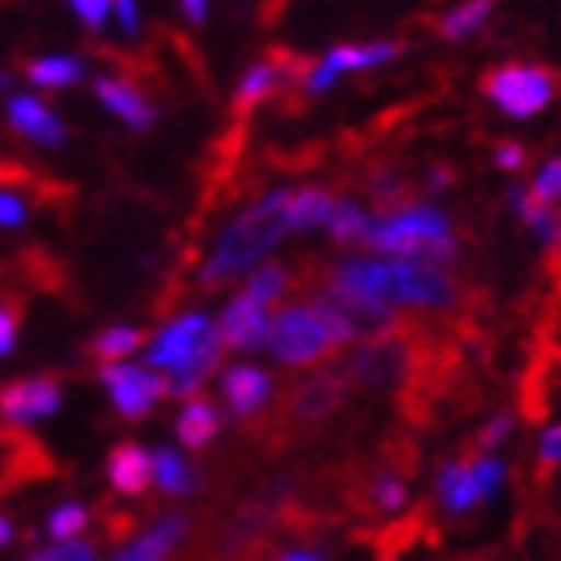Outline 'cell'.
Wrapping results in <instances>:
<instances>
[{
  "mask_svg": "<svg viewBox=\"0 0 561 561\" xmlns=\"http://www.w3.org/2000/svg\"><path fill=\"white\" fill-rule=\"evenodd\" d=\"M329 289L362 293L374 301H386L393 309H454L461 289L442 265H421L405 257H350L329 273Z\"/></svg>",
  "mask_w": 561,
  "mask_h": 561,
  "instance_id": "6da1fadb",
  "label": "cell"
},
{
  "mask_svg": "<svg viewBox=\"0 0 561 561\" xmlns=\"http://www.w3.org/2000/svg\"><path fill=\"white\" fill-rule=\"evenodd\" d=\"M285 205H289V188H273L261 201H253L249 209L237 213L233 221L225 225V233L217 237V245L209 249V257L201 261V289H221L229 280L245 277L249 270H257L280 245V237L289 233Z\"/></svg>",
  "mask_w": 561,
  "mask_h": 561,
  "instance_id": "7a4b0ae2",
  "label": "cell"
},
{
  "mask_svg": "<svg viewBox=\"0 0 561 561\" xmlns=\"http://www.w3.org/2000/svg\"><path fill=\"white\" fill-rule=\"evenodd\" d=\"M145 365H152L164 377V393L169 398H188L205 386V377L221 362V329L209 313H176L164 321L152 337H145Z\"/></svg>",
  "mask_w": 561,
  "mask_h": 561,
  "instance_id": "3957f363",
  "label": "cell"
},
{
  "mask_svg": "<svg viewBox=\"0 0 561 561\" xmlns=\"http://www.w3.org/2000/svg\"><path fill=\"white\" fill-rule=\"evenodd\" d=\"M357 341L353 321L337 309V301L321 293L317 301L285 305L270 317L265 333V353L277 357L280 365H317L333 350Z\"/></svg>",
  "mask_w": 561,
  "mask_h": 561,
  "instance_id": "277c9868",
  "label": "cell"
},
{
  "mask_svg": "<svg viewBox=\"0 0 561 561\" xmlns=\"http://www.w3.org/2000/svg\"><path fill=\"white\" fill-rule=\"evenodd\" d=\"M365 249L381 253V257L442 265V270H449L461 257V241L454 233V221L437 205H401V209H389L386 217H374Z\"/></svg>",
  "mask_w": 561,
  "mask_h": 561,
  "instance_id": "5b68a950",
  "label": "cell"
},
{
  "mask_svg": "<svg viewBox=\"0 0 561 561\" xmlns=\"http://www.w3.org/2000/svg\"><path fill=\"white\" fill-rule=\"evenodd\" d=\"M481 89H485V96L502 108L505 117L514 121L538 117V113H546L558 101V77L550 69H541V65H517V60L485 72Z\"/></svg>",
  "mask_w": 561,
  "mask_h": 561,
  "instance_id": "8992f818",
  "label": "cell"
},
{
  "mask_svg": "<svg viewBox=\"0 0 561 561\" xmlns=\"http://www.w3.org/2000/svg\"><path fill=\"white\" fill-rule=\"evenodd\" d=\"M510 478V466L502 457H493V449H481L473 461H449L437 473V502L445 505V514H469L473 505L490 502L493 493L502 490Z\"/></svg>",
  "mask_w": 561,
  "mask_h": 561,
  "instance_id": "52a82bcc",
  "label": "cell"
},
{
  "mask_svg": "<svg viewBox=\"0 0 561 561\" xmlns=\"http://www.w3.org/2000/svg\"><path fill=\"white\" fill-rule=\"evenodd\" d=\"M101 386L108 393V405L125 421H145L164 398V377L145 362H101Z\"/></svg>",
  "mask_w": 561,
  "mask_h": 561,
  "instance_id": "ba28073f",
  "label": "cell"
},
{
  "mask_svg": "<svg viewBox=\"0 0 561 561\" xmlns=\"http://www.w3.org/2000/svg\"><path fill=\"white\" fill-rule=\"evenodd\" d=\"M60 405H65V386L48 374L16 377L0 386V421L12 430H33L41 421L57 417Z\"/></svg>",
  "mask_w": 561,
  "mask_h": 561,
  "instance_id": "9c48e42d",
  "label": "cell"
},
{
  "mask_svg": "<svg viewBox=\"0 0 561 561\" xmlns=\"http://www.w3.org/2000/svg\"><path fill=\"white\" fill-rule=\"evenodd\" d=\"M405 57V45L401 41H374V45H337L329 48L325 57L309 65V72L301 77L305 93H329L333 84L345 77V72H365V69H381V65H393V60Z\"/></svg>",
  "mask_w": 561,
  "mask_h": 561,
  "instance_id": "30bf717a",
  "label": "cell"
},
{
  "mask_svg": "<svg viewBox=\"0 0 561 561\" xmlns=\"http://www.w3.org/2000/svg\"><path fill=\"white\" fill-rule=\"evenodd\" d=\"M4 121L21 140L36 145V149H60L69 140V125L57 108L48 105L45 96L36 93H9L4 96Z\"/></svg>",
  "mask_w": 561,
  "mask_h": 561,
  "instance_id": "8fae6325",
  "label": "cell"
},
{
  "mask_svg": "<svg viewBox=\"0 0 561 561\" xmlns=\"http://www.w3.org/2000/svg\"><path fill=\"white\" fill-rule=\"evenodd\" d=\"M270 317H273L270 301H261V297H253L249 289H241L233 301L221 309V317H217V329H221L225 350H241V353L265 350Z\"/></svg>",
  "mask_w": 561,
  "mask_h": 561,
  "instance_id": "7c38bea8",
  "label": "cell"
},
{
  "mask_svg": "<svg viewBox=\"0 0 561 561\" xmlns=\"http://www.w3.org/2000/svg\"><path fill=\"white\" fill-rule=\"evenodd\" d=\"M93 96H96V105L105 108L108 117H117L125 129L149 133L152 125H157V105H152L149 93L137 89L129 77L101 72V77H93Z\"/></svg>",
  "mask_w": 561,
  "mask_h": 561,
  "instance_id": "4fadbf2b",
  "label": "cell"
},
{
  "mask_svg": "<svg viewBox=\"0 0 561 561\" xmlns=\"http://www.w3.org/2000/svg\"><path fill=\"white\" fill-rule=\"evenodd\" d=\"M405 369H410V350H405V341L389 337V333L386 337L377 333L374 341H365L350 362V377L362 386H398Z\"/></svg>",
  "mask_w": 561,
  "mask_h": 561,
  "instance_id": "5bb4252c",
  "label": "cell"
},
{
  "mask_svg": "<svg viewBox=\"0 0 561 561\" xmlns=\"http://www.w3.org/2000/svg\"><path fill=\"white\" fill-rule=\"evenodd\" d=\"M221 398L233 417H257L273 398V381L261 365H229L221 374Z\"/></svg>",
  "mask_w": 561,
  "mask_h": 561,
  "instance_id": "9a60e30c",
  "label": "cell"
},
{
  "mask_svg": "<svg viewBox=\"0 0 561 561\" xmlns=\"http://www.w3.org/2000/svg\"><path fill=\"white\" fill-rule=\"evenodd\" d=\"M105 478L113 493L121 497H137L152 485V454L137 442H121L105 461Z\"/></svg>",
  "mask_w": 561,
  "mask_h": 561,
  "instance_id": "2e32d148",
  "label": "cell"
},
{
  "mask_svg": "<svg viewBox=\"0 0 561 561\" xmlns=\"http://www.w3.org/2000/svg\"><path fill=\"white\" fill-rule=\"evenodd\" d=\"M84 77H89V65L77 53H45L24 65V81L33 84L36 93H60V89L81 84Z\"/></svg>",
  "mask_w": 561,
  "mask_h": 561,
  "instance_id": "e0dca14e",
  "label": "cell"
},
{
  "mask_svg": "<svg viewBox=\"0 0 561 561\" xmlns=\"http://www.w3.org/2000/svg\"><path fill=\"white\" fill-rule=\"evenodd\" d=\"M185 534H188L185 514H164L161 522H152L145 534H137L125 550H117V558L121 561H161L185 541Z\"/></svg>",
  "mask_w": 561,
  "mask_h": 561,
  "instance_id": "ac0fdd59",
  "label": "cell"
},
{
  "mask_svg": "<svg viewBox=\"0 0 561 561\" xmlns=\"http://www.w3.org/2000/svg\"><path fill=\"white\" fill-rule=\"evenodd\" d=\"M510 205H514V213L522 217V221L534 229V237H538L541 249H550V253H561V213L553 209V201H541L534 197L526 185H514L510 193Z\"/></svg>",
  "mask_w": 561,
  "mask_h": 561,
  "instance_id": "d6986e66",
  "label": "cell"
},
{
  "mask_svg": "<svg viewBox=\"0 0 561 561\" xmlns=\"http://www.w3.org/2000/svg\"><path fill=\"white\" fill-rule=\"evenodd\" d=\"M345 374H337V369H325V374L309 377L301 389H297V398H293V413L301 421H321L329 417V413L337 410L341 398H345Z\"/></svg>",
  "mask_w": 561,
  "mask_h": 561,
  "instance_id": "ffe728a7",
  "label": "cell"
},
{
  "mask_svg": "<svg viewBox=\"0 0 561 561\" xmlns=\"http://www.w3.org/2000/svg\"><path fill=\"white\" fill-rule=\"evenodd\" d=\"M217 433H221V413L217 405L197 393H188L181 413H176V442L185 445V449H209L217 442Z\"/></svg>",
  "mask_w": 561,
  "mask_h": 561,
  "instance_id": "44dd1931",
  "label": "cell"
},
{
  "mask_svg": "<svg viewBox=\"0 0 561 561\" xmlns=\"http://www.w3.org/2000/svg\"><path fill=\"white\" fill-rule=\"evenodd\" d=\"M333 205H337V197H333L329 188H321V185L289 188V205H285L289 233H313V229H325Z\"/></svg>",
  "mask_w": 561,
  "mask_h": 561,
  "instance_id": "7402d4cb",
  "label": "cell"
},
{
  "mask_svg": "<svg viewBox=\"0 0 561 561\" xmlns=\"http://www.w3.org/2000/svg\"><path fill=\"white\" fill-rule=\"evenodd\" d=\"M285 81V65L280 60H257V65H249V72L241 77L233 93V105L245 113V108H257L261 101H270L273 93L280 89Z\"/></svg>",
  "mask_w": 561,
  "mask_h": 561,
  "instance_id": "603a6c76",
  "label": "cell"
},
{
  "mask_svg": "<svg viewBox=\"0 0 561 561\" xmlns=\"http://www.w3.org/2000/svg\"><path fill=\"white\" fill-rule=\"evenodd\" d=\"M152 481H157V490L169 493V497H181V493H193V466H188V457L173 445H161V449H152Z\"/></svg>",
  "mask_w": 561,
  "mask_h": 561,
  "instance_id": "cb8c5ba5",
  "label": "cell"
},
{
  "mask_svg": "<svg viewBox=\"0 0 561 561\" xmlns=\"http://www.w3.org/2000/svg\"><path fill=\"white\" fill-rule=\"evenodd\" d=\"M490 12H493V0H457V4H449V9L437 16V33H442L445 41H466V36H473L478 28H485Z\"/></svg>",
  "mask_w": 561,
  "mask_h": 561,
  "instance_id": "d4e9b609",
  "label": "cell"
},
{
  "mask_svg": "<svg viewBox=\"0 0 561 561\" xmlns=\"http://www.w3.org/2000/svg\"><path fill=\"white\" fill-rule=\"evenodd\" d=\"M369 225H374V217L357 205V201H341L337 197V205H333V213H329V221H325V233L337 241V245H345V249H357V245H365V237H369Z\"/></svg>",
  "mask_w": 561,
  "mask_h": 561,
  "instance_id": "484cf974",
  "label": "cell"
},
{
  "mask_svg": "<svg viewBox=\"0 0 561 561\" xmlns=\"http://www.w3.org/2000/svg\"><path fill=\"white\" fill-rule=\"evenodd\" d=\"M140 345H145V333L137 325H105L89 341V353L96 362H121V357H133Z\"/></svg>",
  "mask_w": 561,
  "mask_h": 561,
  "instance_id": "4316f807",
  "label": "cell"
},
{
  "mask_svg": "<svg viewBox=\"0 0 561 561\" xmlns=\"http://www.w3.org/2000/svg\"><path fill=\"white\" fill-rule=\"evenodd\" d=\"M89 522H93V514H89V505L84 502H60L48 510L45 534H48V541L81 538L84 529H89Z\"/></svg>",
  "mask_w": 561,
  "mask_h": 561,
  "instance_id": "83f0119b",
  "label": "cell"
},
{
  "mask_svg": "<svg viewBox=\"0 0 561 561\" xmlns=\"http://www.w3.org/2000/svg\"><path fill=\"white\" fill-rule=\"evenodd\" d=\"M374 497L386 514H401L410 505V485L398 478V473H377L374 478Z\"/></svg>",
  "mask_w": 561,
  "mask_h": 561,
  "instance_id": "f1b7e54d",
  "label": "cell"
},
{
  "mask_svg": "<svg viewBox=\"0 0 561 561\" xmlns=\"http://www.w3.org/2000/svg\"><path fill=\"white\" fill-rule=\"evenodd\" d=\"M93 558H96L93 541H84V538L48 541L45 550H33V561H93Z\"/></svg>",
  "mask_w": 561,
  "mask_h": 561,
  "instance_id": "f546056e",
  "label": "cell"
},
{
  "mask_svg": "<svg viewBox=\"0 0 561 561\" xmlns=\"http://www.w3.org/2000/svg\"><path fill=\"white\" fill-rule=\"evenodd\" d=\"M529 193L541 201H553L558 205L561 201V157H550V161L541 164L538 173H534V181H529Z\"/></svg>",
  "mask_w": 561,
  "mask_h": 561,
  "instance_id": "4dcf8cb0",
  "label": "cell"
},
{
  "mask_svg": "<svg viewBox=\"0 0 561 561\" xmlns=\"http://www.w3.org/2000/svg\"><path fill=\"white\" fill-rule=\"evenodd\" d=\"M69 9L89 33H101L108 24V16H113V0H69Z\"/></svg>",
  "mask_w": 561,
  "mask_h": 561,
  "instance_id": "1f68e13d",
  "label": "cell"
},
{
  "mask_svg": "<svg viewBox=\"0 0 561 561\" xmlns=\"http://www.w3.org/2000/svg\"><path fill=\"white\" fill-rule=\"evenodd\" d=\"M24 221H28V205H24V197L16 193V188H0V229H24Z\"/></svg>",
  "mask_w": 561,
  "mask_h": 561,
  "instance_id": "d6a6232c",
  "label": "cell"
},
{
  "mask_svg": "<svg viewBox=\"0 0 561 561\" xmlns=\"http://www.w3.org/2000/svg\"><path fill=\"white\" fill-rule=\"evenodd\" d=\"M16 341H21V317L12 305H0V362L16 353Z\"/></svg>",
  "mask_w": 561,
  "mask_h": 561,
  "instance_id": "836d02e7",
  "label": "cell"
},
{
  "mask_svg": "<svg viewBox=\"0 0 561 561\" xmlns=\"http://www.w3.org/2000/svg\"><path fill=\"white\" fill-rule=\"evenodd\" d=\"M108 21H117V28H121V36H140V4L137 0H113V16Z\"/></svg>",
  "mask_w": 561,
  "mask_h": 561,
  "instance_id": "e575fe53",
  "label": "cell"
},
{
  "mask_svg": "<svg viewBox=\"0 0 561 561\" xmlns=\"http://www.w3.org/2000/svg\"><path fill=\"white\" fill-rule=\"evenodd\" d=\"M510 433H514V417H510V413H497V417L485 421V430L478 433V449H497Z\"/></svg>",
  "mask_w": 561,
  "mask_h": 561,
  "instance_id": "d590c367",
  "label": "cell"
},
{
  "mask_svg": "<svg viewBox=\"0 0 561 561\" xmlns=\"http://www.w3.org/2000/svg\"><path fill=\"white\" fill-rule=\"evenodd\" d=\"M526 161H529V152H526V145H517V140H505V145L493 149V164H497L502 173H517Z\"/></svg>",
  "mask_w": 561,
  "mask_h": 561,
  "instance_id": "8d00e7d4",
  "label": "cell"
},
{
  "mask_svg": "<svg viewBox=\"0 0 561 561\" xmlns=\"http://www.w3.org/2000/svg\"><path fill=\"white\" fill-rule=\"evenodd\" d=\"M538 457L541 466H561V425H550L538 437Z\"/></svg>",
  "mask_w": 561,
  "mask_h": 561,
  "instance_id": "74e56055",
  "label": "cell"
},
{
  "mask_svg": "<svg viewBox=\"0 0 561 561\" xmlns=\"http://www.w3.org/2000/svg\"><path fill=\"white\" fill-rule=\"evenodd\" d=\"M181 16L188 24H205L209 21V0H181Z\"/></svg>",
  "mask_w": 561,
  "mask_h": 561,
  "instance_id": "f35d334b",
  "label": "cell"
},
{
  "mask_svg": "<svg viewBox=\"0 0 561 561\" xmlns=\"http://www.w3.org/2000/svg\"><path fill=\"white\" fill-rule=\"evenodd\" d=\"M277 558L280 561H309V558L317 561V558H325V553L317 550V546H293V550H280Z\"/></svg>",
  "mask_w": 561,
  "mask_h": 561,
  "instance_id": "ab89813d",
  "label": "cell"
},
{
  "mask_svg": "<svg viewBox=\"0 0 561 561\" xmlns=\"http://www.w3.org/2000/svg\"><path fill=\"white\" fill-rule=\"evenodd\" d=\"M12 541H16V522L9 514H0V550H9Z\"/></svg>",
  "mask_w": 561,
  "mask_h": 561,
  "instance_id": "60d3db41",
  "label": "cell"
},
{
  "mask_svg": "<svg viewBox=\"0 0 561 561\" xmlns=\"http://www.w3.org/2000/svg\"><path fill=\"white\" fill-rule=\"evenodd\" d=\"M449 181H454V176H449V169H433V173H430V188H445Z\"/></svg>",
  "mask_w": 561,
  "mask_h": 561,
  "instance_id": "b9f144b4",
  "label": "cell"
},
{
  "mask_svg": "<svg viewBox=\"0 0 561 561\" xmlns=\"http://www.w3.org/2000/svg\"><path fill=\"white\" fill-rule=\"evenodd\" d=\"M0 93H12V77H9V72H0Z\"/></svg>",
  "mask_w": 561,
  "mask_h": 561,
  "instance_id": "7bdbcfd3",
  "label": "cell"
}]
</instances>
